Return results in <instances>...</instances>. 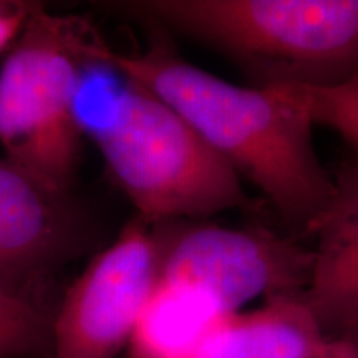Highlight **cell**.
<instances>
[{
  "instance_id": "cell-1",
  "label": "cell",
  "mask_w": 358,
  "mask_h": 358,
  "mask_svg": "<svg viewBox=\"0 0 358 358\" xmlns=\"http://www.w3.org/2000/svg\"><path fill=\"white\" fill-rule=\"evenodd\" d=\"M92 52L150 90L252 182L290 227L310 234L337 194L313 146L310 111L292 87H241L163 45L122 53L98 37Z\"/></svg>"
},
{
  "instance_id": "cell-2",
  "label": "cell",
  "mask_w": 358,
  "mask_h": 358,
  "mask_svg": "<svg viewBox=\"0 0 358 358\" xmlns=\"http://www.w3.org/2000/svg\"><path fill=\"white\" fill-rule=\"evenodd\" d=\"M93 40L75 98V120L140 219L206 217L249 206L231 164L171 106L96 57Z\"/></svg>"
},
{
  "instance_id": "cell-3",
  "label": "cell",
  "mask_w": 358,
  "mask_h": 358,
  "mask_svg": "<svg viewBox=\"0 0 358 358\" xmlns=\"http://www.w3.org/2000/svg\"><path fill=\"white\" fill-rule=\"evenodd\" d=\"M138 19L222 53L254 87H337L358 75V0H138Z\"/></svg>"
},
{
  "instance_id": "cell-4",
  "label": "cell",
  "mask_w": 358,
  "mask_h": 358,
  "mask_svg": "<svg viewBox=\"0 0 358 358\" xmlns=\"http://www.w3.org/2000/svg\"><path fill=\"white\" fill-rule=\"evenodd\" d=\"M95 35L82 19L37 7L0 69L6 159L60 192H69L82 151L75 98Z\"/></svg>"
},
{
  "instance_id": "cell-5",
  "label": "cell",
  "mask_w": 358,
  "mask_h": 358,
  "mask_svg": "<svg viewBox=\"0 0 358 358\" xmlns=\"http://www.w3.org/2000/svg\"><path fill=\"white\" fill-rule=\"evenodd\" d=\"M158 245V279L201 290L226 313L257 297L302 294L312 274V249L267 229L199 224Z\"/></svg>"
},
{
  "instance_id": "cell-6",
  "label": "cell",
  "mask_w": 358,
  "mask_h": 358,
  "mask_svg": "<svg viewBox=\"0 0 358 358\" xmlns=\"http://www.w3.org/2000/svg\"><path fill=\"white\" fill-rule=\"evenodd\" d=\"M146 221L128 222L96 254L53 313L52 358H116L159 275L158 237Z\"/></svg>"
},
{
  "instance_id": "cell-7",
  "label": "cell",
  "mask_w": 358,
  "mask_h": 358,
  "mask_svg": "<svg viewBox=\"0 0 358 358\" xmlns=\"http://www.w3.org/2000/svg\"><path fill=\"white\" fill-rule=\"evenodd\" d=\"M83 222L69 192L0 159V282L38 297V284L80 248ZM45 302V301H43Z\"/></svg>"
},
{
  "instance_id": "cell-8",
  "label": "cell",
  "mask_w": 358,
  "mask_h": 358,
  "mask_svg": "<svg viewBox=\"0 0 358 358\" xmlns=\"http://www.w3.org/2000/svg\"><path fill=\"white\" fill-rule=\"evenodd\" d=\"M337 194L313 224L310 280L302 299L325 337L358 334V166L343 168Z\"/></svg>"
},
{
  "instance_id": "cell-9",
  "label": "cell",
  "mask_w": 358,
  "mask_h": 358,
  "mask_svg": "<svg viewBox=\"0 0 358 358\" xmlns=\"http://www.w3.org/2000/svg\"><path fill=\"white\" fill-rule=\"evenodd\" d=\"M325 338L302 294L275 295L222 315L192 358H310Z\"/></svg>"
},
{
  "instance_id": "cell-10",
  "label": "cell",
  "mask_w": 358,
  "mask_h": 358,
  "mask_svg": "<svg viewBox=\"0 0 358 358\" xmlns=\"http://www.w3.org/2000/svg\"><path fill=\"white\" fill-rule=\"evenodd\" d=\"M222 315L201 290L158 279L129 338V358H192Z\"/></svg>"
},
{
  "instance_id": "cell-11",
  "label": "cell",
  "mask_w": 358,
  "mask_h": 358,
  "mask_svg": "<svg viewBox=\"0 0 358 358\" xmlns=\"http://www.w3.org/2000/svg\"><path fill=\"white\" fill-rule=\"evenodd\" d=\"M53 313L43 301L0 282V358H52Z\"/></svg>"
},
{
  "instance_id": "cell-12",
  "label": "cell",
  "mask_w": 358,
  "mask_h": 358,
  "mask_svg": "<svg viewBox=\"0 0 358 358\" xmlns=\"http://www.w3.org/2000/svg\"><path fill=\"white\" fill-rule=\"evenodd\" d=\"M292 88L306 101L313 124L334 129L358 150V75L337 87Z\"/></svg>"
},
{
  "instance_id": "cell-13",
  "label": "cell",
  "mask_w": 358,
  "mask_h": 358,
  "mask_svg": "<svg viewBox=\"0 0 358 358\" xmlns=\"http://www.w3.org/2000/svg\"><path fill=\"white\" fill-rule=\"evenodd\" d=\"M37 6L0 0V52L12 48Z\"/></svg>"
},
{
  "instance_id": "cell-14",
  "label": "cell",
  "mask_w": 358,
  "mask_h": 358,
  "mask_svg": "<svg viewBox=\"0 0 358 358\" xmlns=\"http://www.w3.org/2000/svg\"><path fill=\"white\" fill-rule=\"evenodd\" d=\"M310 358H358V334L327 337Z\"/></svg>"
}]
</instances>
